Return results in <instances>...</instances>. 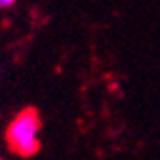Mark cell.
I'll list each match as a JSON object with an SVG mask.
<instances>
[{
    "mask_svg": "<svg viewBox=\"0 0 160 160\" xmlns=\"http://www.w3.org/2000/svg\"><path fill=\"white\" fill-rule=\"evenodd\" d=\"M15 4V0H0V8H10Z\"/></svg>",
    "mask_w": 160,
    "mask_h": 160,
    "instance_id": "cell-2",
    "label": "cell"
},
{
    "mask_svg": "<svg viewBox=\"0 0 160 160\" xmlns=\"http://www.w3.org/2000/svg\"><path fill=\"white\" fill-rule=\"evenodd\" d=\"M38 132H40V118L34 109L21 111L8 128V143L12 151L21 156H31L38 151Z\"/></svg>",
    "mask_w": 160,
    "mask_h": 160,
    "instance_id": "cell-1",
    "label": "cell"
}]
</instances>
